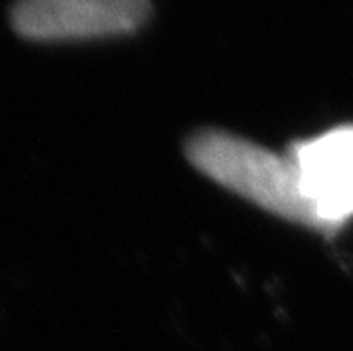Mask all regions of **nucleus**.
<instances>
[{"mask_svg": "<svg viewBox=\"0 0 353 351\" xmlns=\"http://www.w3.org/2000/svg\"><path fill=\"white\" fill-rule=\"evenodd\" d=\"M322 229H336L353 216V125L296 142L288 154Z\"/></svg>", "mask_w": 353, "mask_h": 351, "instance_id": "3", "label": "nucleus"}, {"mask_svg": "<svg viewBox=\"0 0 353 351\" xmlns=\"http://www.w3.org/2000/svg\"><path fill=\"white\" fill-rule=\"evenodd\" d=\"M186 157L201 174L263 210L322 229L290 157L216 130L192 136Z\"/></svg>", "mask_w": 353, "mask_h": 351, "instance_id": "1", "label": "nucleus"}, {"mask_svg": "<svg viewBox=\"0 0 353 351\" xmlns=\"http://www.w3.org/2000/svg\"><path fill=\"white\" fill-rule=\"evenodd\" d=\"M148 11V0H19L11 23L30 41H87L134 32Z\"/></svg>", "mask_w": 353, "mask_h": 351, "instance_id": "2", "label": "nucleus"}]
</instances>
